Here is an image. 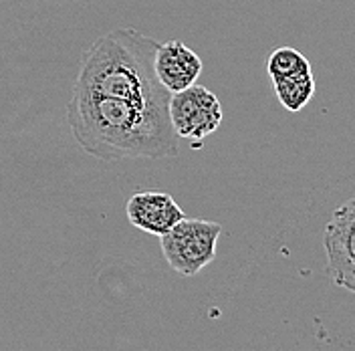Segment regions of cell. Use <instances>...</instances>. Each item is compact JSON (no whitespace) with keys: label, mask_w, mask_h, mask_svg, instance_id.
Here are the masks:
<instances>
[{"label":"cell","mask_w":355,"mask_h":351,"mask_svg":"<svg viewBox=\"0 0 355 351\" xmlns=\"http://www.w3.org/2000/svg\"><path fill=\"white\" fill-rule=\"evenodd\" d=\"M77 146L91 157L119 162L128 157H176L178 135L166 108H144L132 101L73 89L65 108Z\"/></svg>","instance_id":"obj_1"},{"label":"cell","mask_w":355,"mask_h":351,"mask_svg":"<svg viewBox=\"0 0 355 351\" xmlns=\"http://www.w3.org/2000/svg\"><path fill=\"white\" fill-rule=\"evenodd\" d=\"M157 44L135 28H113L85 51L73 89L168 110L170 93L154 73Z\"/></svg>","instance_id":"obj_2"},{"label":"cell","mask_w":355,"mask_h":351,"mask_svg":"<svg viewBox=\"0 0 355 351\" xmlns=\"http://www.w3.org/2000/svg\"><path fill=\"white\" fill-rule=\"evenodd\" d=\"M220 234L218 222L184 216L159 237V248L172 271L182 277H194L216 259Z\"/></svg>","instance_id":"obj_3"},{"label":"cell","mask_w":355,"mask_h":351,"mask_svg":"<svg viewBox=\"0 0 355 351\" xmlns=\"http://www.w3.org/2000/svg\"><path fill=\"white\" fill-rule=\"evenodd\" d=\"M168 117L178 137L204 139L220 128L224 113L218 97L208 87L194 83L170 95Z\"/></svg>","instance_id":"obj_4"},{"label":"cell","mask_w":355,"mask_h":351,"mask_svg":"<svg viewBox=\"0 0 355 351\" xmlns=\"http://www.w3.org/2000/svg\"><path fill=\"white\" fill-rule=\"evenodd\" d=\"M355 200H347L333 212L325 226L323 246L327 252L329 275L333 283L347 291H355Z\"/></svg>","instance_id":"obj_5"},{"label":"cell","mask_w":355,"mask_h":351,"mask_svg":"<svg viewBox=\"0 0 355 351\" xmlns=\"http://www.w3.org/2000/svg\"><path fill=\"white\" fill-rule=\"evenodd\" d=\"M154 73L159 85L170 95L192 87L202 73V59L182 41L172 39L157 44L154 55Z\"/></svg>","instance_id":"obj_6"},{"label":"cell","mask_w":355,"mask_h":351,"mask_svg":"<svg viewBox=\"0 0 355 351\" xmlns=\"http://www.w3.org/2000/svg\"><path fill=\"white\" fill-rule=\"evenodd\" d=\"M128 220L135 228L162 237L166 234L176 222L184 219V210L178 202L166 192H137L128 200L125 206Z\"/></svg>","instance_id":"obj_7"},{"label":"cell","mask_w":355,"mask_h":351,"mask_svg":"<svg viewBox=\"0 0 355 351\" xmlns=\"http://www.w3.org/2000/svg\"><path fill=\"white\" fill-rule=\"evenodd\" d=\"M272 93L277 95L279 103L291 113H297L307 108L311 97L315 95V79L313 73L272 79Z\"/></svg>","instance_id":"obj_8"},{"label":"cell","mask_w":355,"mask_h":351,"mask_svg":"<svg viewBox=\"0 0 355 351\" xmlns=\"http://www.w3.org/2000/svg\"><path fill=\"white\" fill-rule=\"evenodd\" d=\"M266 73L270 75V79L305 75V73H311V63L301 51L293 46H279L270 53L266 61Z\"/></svg>","instance_id":"obj_9"}]
</instances>
